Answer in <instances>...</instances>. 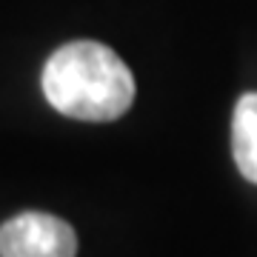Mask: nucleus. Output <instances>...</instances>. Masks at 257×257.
I'll return each mask as SVG.
<instances>
[{
	"label": "nucleus",
	"mask_w": 257,
	"mask_h": 257,
	"mask_svg": "<svg viewBox=\"0 0 257 257\" xmlns=\"http://www.w3.org/2000/svg\"><path fill=\"white\" fill-rule=\"evenodd\" d=\"M40 86L60 114L74 120H114L135 100V74L103 43H66L43 66Z\"/></svg>",
	"instance_id": "1"
},
{
	"label": "nucleus",
	"mask_w": 257,
	"mask_h": 257,
	"mask_svg": "<svg viewBox=\"0 0 257 257\" xmlns=\"http://www.w3.org/2000/svg\"><path fill=\"white\" fill-rule=\"evenodd\" d=\"M74 229L46 211H23L0 226V257H74Z\"/></svg>",
	"instance_id": "2"
},
{
	"label": "nucleus",
	"mask_w": 257,
	"mask_h": 257,
	"mask_svg": "<svg viewBox=\"0 0 257 257\" xmlns=\"http://www.w3.org/2000/svg\"><path fill=\"white\" fill-rule=\"evenodd\" d=\"M231 155L240 175L257 186V92H246L231 117Z\"/></svg>",
	"instance_id": "3"
}]
</instances>
